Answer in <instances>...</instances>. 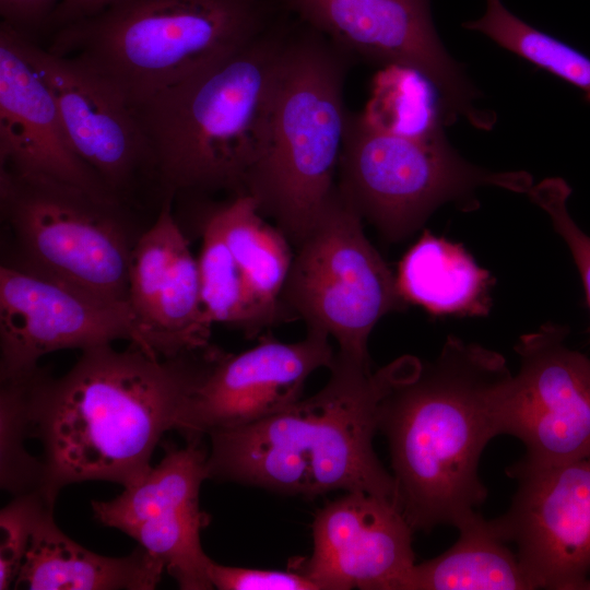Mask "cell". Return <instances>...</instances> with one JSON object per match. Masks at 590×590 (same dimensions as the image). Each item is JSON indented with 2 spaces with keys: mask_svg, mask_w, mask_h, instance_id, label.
<instances>
[{
  "mask_svg": "<svg viewBox=\"0 0 590 590\" xmlns=\"http://www.w3.org/2000/svg\"><path fill=\"white\" fill-rule=\"evenodd\" d=\"M422 362L401 356L373 371L337 353L318 392L252 424L210 437V479L314 498L343 489L396 502V484L373 440L386 396Z\"/></svg>",
  "mask_w": 590,
  "mask_h": 590,
  "instance_id": "cell-3",
  "label": "cell"
},
{
  "mask_svg": "<svg viewBox=\"0 0 590 590\" xmlns=\"http://www.w3.org/2000/svg\"><path fill=\"white\" fill-rule=\"evenodd\" d=\"M354 62L293 16L268 133L245 193L295 247L308 235L337 185L349 113L344 85Z\"/></svg>",
  "mask_w": 590,
  "mask_h": 590,
  "instance_id": "cell-6",
  "label": "cell"
},
{
  "mask_svg": "<svg viewBox=\"0 0 590 590\" xmlns=\"http://www.w3.org/2000/svg\"><path fill=\"white\" fill-rule=\"evenodd\" d=\"M202 246L198 258L201 298L212 323H221L256 337L283 319L264 307L251 293L220 227L203 211Z\"/></svg>",
  "mask_w": 590,
  "mask_h": 590,
  "instance_id": "cell-24",
  "label": "cell"
},
{
  "mask_svg": "<svg viewBox=\"0 0 590 590\" xmlns=\"http://www.w3.org/2000/svg\"><path fill=\"white\" fill-rule=\"evenodd\" d=\"M510 376L499 353L449 337L382 400L378 430L388 441L397 506L413 530L457 528L485 500L480 459L500 435Z\"/></svg>",
  "mask_w": 590,
  "mask_h": 590,
  "instance_id": "cell-2",
  "label": "cell"
},
{
  "mask_svg": "<svg viewBox=\"0 0 590 590\" xmlns=\"http://www.w3.org/2000/svg\"><path fill=\"white\" fill-rule=\"evenodd\" d=\"M290 319L334 339L338 353L369 363L367 343L388 314L404 309L397 279L338 188L296 247L282 294Z\"/></svg>",
  "mask_w": 590,
  "mask_h": 590,
  "instance_id": "cell-9",
  "label": "cell"
},
{
  "mask_svg": "<svg viewBox=\"0 0 590 590\" xmlns=\"http://www.w3.org/2000/svg\"><path fill=\"white\" fill-rule=\"evenodd\" d=\"M330 337L307 330L297 342L263 338L239 354L222 352L193 390L176 429L186 440L262 421L302 399L307 378L334 359Z\"/></svg>",
  "mask_w": 590,
  "mask_h": 590,
  "instance_id": "cell-16",
  "label": "cell"
},
{
  "mask_svg": "<svg viewBox=\"0 0 590 590\" xmlns=\"http://www.w3.org/2000/svg\"><path fill=\"white\" fill-rule=\"evenodd\" d=\"M26 377L1 381L0 392V474L1 487L14 496L40 491L44 463L25 449L31 436Z\"/></svg>",
  "mask_w": 590,
  "mask_h": 590,
  "instance_id": "cell-26",
  "label": "cell"
},
{
  "mask_svg": "<svg viewBox=\"0 0 590 590\" xmlns=\"http://www.w3.org/2000/svg\"><path fill=\"white\" fill-rule=\"evenodd\" d=\"M462 26L481 33L500 47L577 87L590 102V57L531 26L502 0H485L484 13Z\"/></svg>",
  "mask_w": 590,
  "mask_h": 590,
  "instance_id": "cell-25",
  "label": "cell"
},
{
  "mask_svg": "<svg viewBox=\"0 0 590 590\" xmlns=\"http://www.w3.org/2000/svg\"><path fill=\"white\" fill-rule=\"evenodd\" d=\"M117 340L145 350L129 303L107 299L36 272L0 266L1 381L28 376L46 354L84 351Z\"/></svg>",
  "mask_w": 590,
  "mask_h": 590,
  "instance_id": "cell-13",
  "label": "cell"
},
{
  "mask_svg": "<svg viewBox=\"0 0 590 590\" xmlns=\"http://www.w3.org/2000/svg\"><path fill=\"white\" fill-rule=\"evenodd\" d=\"M52 506L39 512L13 587L34 590H152L165 566L141 545L123 557L94 553L64 534Z\"/></svg>",
  "mask_w": 590,
  "mask_h": 590,
  "instance_id": "cell-20",
  "label": "cell"
},
{
  "mask_svg": "<svg viewBox=\"0 0 590 590\" xmlns=\"http://www.w3.org/2000/svg\"><path fill=\"white\" fill-rule=\"evenodd\" d=\"M135 211L70 182L0 167L1 264L129 303Z\"/></svg>",
  "mask_w": 590,
  "mask_h": 590,
  "instance_id": "cell-7",
  "label": "cell"
},
{
  "mask_svg": "<svg viewBox=\"0 0 590 590\" xmlns=\"http://www.w3.org/2000/svg\"><path fill=\"white\" fill-rule=\"evenodd\" d=\"M61 0H0L1 22L32 37L46 31Z\"/></svg>",
  "mask_w": 590,
  "mask_h": 590,
  "instance_id": "cell-30",
  "label": "cell"
},
{
  "mask_svg": "<svg viewBox=\"0 0 590 590\" xmlns=\"http://www.w3.org/2000/svg\"><path fill=\"white\" fill-rule=\"evenodd\" d=\"M209 578L219 590H318L296 570H272L220 565L211 559Z\"/></svg>",
  "mask_w": 590,
  "mask_h": 590,
  "instance_id": "cell-29",
  "label": "cell"
},
{
  "mask_svg": "<svg viewBox=\"0 0 590 590\" xmlns=\"http://www.w3.org/2000/svg\"><path fill=\"white\" fill-rule=\"evenodd\" d=\"M167 198L130 260L129 304L144 349L175 357L209 347L212 322L201 298L198 259Z\"/></svg>",
  "mask_w": 590,
  "mask_h": 590,
  "instance_id": "cell-18",
  "label": "cell"
},
{
  "mask_svg": "<svg viewBox=\"0 0 590 590\" xmlns=\"http://www.w3.org/2000/svg\"><path fill=\"white\" fill-rule=\"evenodd\" d=\"M50 503L40 491L14 496L0 512V589L13 587L30 544L35 521Z\"/></svg>",
  "mask_w": 590,
  "mask_h": 590,
  "instance_id": "cell-27",
  "label": "cell"
},
{
  "mask_svg": "<svg viewBox=\"0 0 590 590\" xmlns=\"http://www.w3.org/2000/svg\"><path fill=\"white\" fill-rule=\"evenodd\" d=\"M582 590H590V578L586 581V583L583 585V588Z\"/></svg>",
  "mask_w": 590,
  "mask_h": 590,
  "instance_id": "cell-32",
  "label": "cell"
},
{
  "mask_svg": "<svg viewBox=\"0 0 590 590\" xmlns=\"http://www.w3.org/2000/svg\"><path fill=\"white\" fill-rule=\"evenodd\" d=\"M281 12L274 0H117L52 32L46 48L132 106L245 46Z\"/></svg>",
  "mask_w": 590,
  "mask_h": 590,
  "instance_id": "cell-5",
  "label": "cell"
},
{
  "mask_svg": "<svg viewBox=\"0 0 590 590\" xmlns=\"http://www.w3.org/2000/svg\"><path fill=\"white\" fill-rule=\"evenodd\" d=\"M567 329L543 324L515 350L518 373L499 405L500 435L524 446L516 464L548 467L590 457V358L568 347Z\"/></svg>",
  "mask_w": 590,
  "mask_h": 590,
  "instance_id": "cell-12",
  "label": "cell"
},
{
  "mask_svg": "<svg viewBox=\"0 0 590 590\" xmlns=\"http://www.w3.org/2000/svg\"><path fill=\"white\" fill-rule=\"evenodd\" d=\"M457 529L459 536L451 547L414 565L406 590L535 589L493 520L476 512Z\"/></svg>",
  "mask_w": 590,
  "mask_h": 590,
  "instance_id": "cell-22",
  "label": "cell"
},
{
  "mask_svg": "<svg viewBox=\"0 0 590 590\" xmlns=\"http://www.w3.org/2000/svg\"><path fill=\"white\" fill-rule=\"evenodd\" d=\"M293 16L186 80L130 106L154 154L165 198L245 193L259 158Z\"/></svg>",
  "mask_w": 590,
  "mask_h": 590,
  "instance_id": "cell-4",
  "label": "cell"
},
{
  "mask_svg": "<svg viewBox=\"0 0 590 590\" xmlns=\"http://www.w3.org/2000/svg\"><path fill=\"white\" fill-rule=\"evenodd\" d=\"M13 32L21 52L54 94L78 156L116 201L139 212L152 206L158 212L166 198L157 164L123 97L78 61Z\"/></svg>",
  "mask_w": 590,
  "mask_h": 590,
  "instance_id": "cell-11",
  "label": "cell"
},
{
  "mask_svg": "<svg viewBox=\"0 0 590 590\" xmlns=\"http://www.w3.org/2000/svg\"><path fill=\"white\" fill-rule=\"evenodd\" d=\"M508 510L492 519L535 589L582 590L590 574V457L548 467L516 463Z\"/></svg>",
  "mask_w": 590,
  "mask_h": 590,
  "instance_id": "cell-14",
  "label": "cell"
},
{
  "mask_svg": "<svg viewBox=\"0 0 590 590\" xmlns=\"http://www.w3.org/2000/svg\"><path fill=\"white\" fill-rule=\"evenodd\" d=\"M397 284L406 304L434 316H485L494 282L461 244L425 231L398 264Z\"/></svg>",
  "mask_w": 590,
  "mask_h": 590,
  "instance_id": "cell-21",
  "label": "cell"
},
{
  "mask_svg": "<svg viewBox=\"0 0 590 590\" xmlns=\"http://www.w3.org/2000/svg\"><path fill=\"white\" fill-rule=\"evenodd\" d=\"M280 9L321 33L355 61L415 72L433 88L445 125L464 118L477 129L494 126L479 109V90L446 50L430 0H274Z\"/></svg>",
  "mask_w": 590,
  "mask_h": 590,
  "instance_id": "cell-10",
  "label": "cell"
},
{
  "mask_svg": "<svg viewBox=\"0 0 590 590\" xmlns=\"http://www.w3.org/2000/svg\"><path fill=\"white\" fill-rule=\"evenodd\" d=\"M0 167L47 175L118 202L73 150L54 94L4 22L0 23Z\"/></svg>",
  "mask_w": 590,
  "mask_h": 590,
  "instance_id": "cell-19",
  "label": "cell"
},
{
  "mask_svg": "<svg viewBox=\"0 0 590 590\" xmlns=\"http://www.w3.org/2000/svg\"><path fill=\"white\" fill-rule=\"evenodd\" d=\"M413 531L394 502L346 492L318 510L311 555L293 569L318 590H406L416 564Z\"/></svg>",
  "mask_w": 590,
  "mask_h": 590,
  "instance_id": "cell-17",
  "label": "cell"
},
{
  "mask_svg": "<svg viewBox=\"0 0 590 590\" xmlns=\"http://www.w3.org/2000/svg\"><path fill=\"white\" fill-rule=\"evenodd\" d=\"M220 352L210 345L166 358L133 343L123 351L106 344L82 351L59 378L39 367L28 375L32 430L44 447V496L54 504L71 483L126 487L142 477Z\"/></svg>",
  "mask_w": 590,
  "mask_h": 590,
  "instance_id": "cell-1",
  "label": "cell"
},
{
  "mask_svg": "<svg viewBox=\"0 0 590 590\" xmlns=\"http://www.w3.org/2000/svg\"><path fill=\"white\" fill-rule=\"evenodd\" d=\"M570 192L571 189L564 179L552 177L532 185L527 194L546 212L553 227L568 246L580 273L590 308V237L569 215L567 200Z\"/></svg>",
  "mask_w": 590,
  "mask_h": 590,
  "instance_id": "cell-28",
  "label": "cell"
},
{
  "mask_svg": "<svg viewBox=\"0 0 590 590\" xmlns=\"http://www.w3.org/2000/svg\"><path fill=\"white\" fill-rule=\"evenodd\" d=\"M444 127L399 131L364 113H347L337 185L387 241L412 236L444 203L472 210L480 187L528 193L533 185L526 172L496 173L469 163L448 142Z\"/></svg>",
  "mask_w": 590,
  "mask_h": 590,
  "instance_id": "cell-8",
  "label": "cell"
},
{
  "mask_svg": "<svg viewBox=\"0 0 590 590\" xmlns=\"http://www.w3.org/2000/svg\"><path fill=\"white\" fill-rule=\"evenodd\" d=\"M206 206L251 293L283 321L291 320L281 302L294 256L287 237L263 220L256 201L247 193Z\"/></svg>",
  "mask_w": 590,
  "mask_h": 590,
  "instance_id": "cell-23",
  "label": "cell"
},
{
  "mask_svg": "<svg viewBox=\"0 0 590 590\" xmlns=\"http://www.w3.org/2000/svg\"><path fill=\"white\" fill-rule=\"evenodd\" d=\"M116 1L61 0L48 22L47 30L52 33L67 24L96 14Z\"/></svg>",
  "mask_w": 590,
  "mask_h": 590,
  "instance_id": "cell-31",
  "label": "cell"
},
{
  "mask_svg": "<svg viewBox=\"0 0 590 590\" xmlns=\"http://www.w3.org/2000/svg\"><path fill=\"white\" fill-rule=\"evenodd\" d=\"M209 451L201 439L167 447L162 461L108 502L93 500L94 518L117 529L161 559L182 590H210L211 558L201 546L206 515L199 494L210 479Z\"/></svg>",
  "mask_w": 590,
  "mask_h": 590,
  "instance_id": "cell-15",
  "label": "cell"
}]
</instances>
